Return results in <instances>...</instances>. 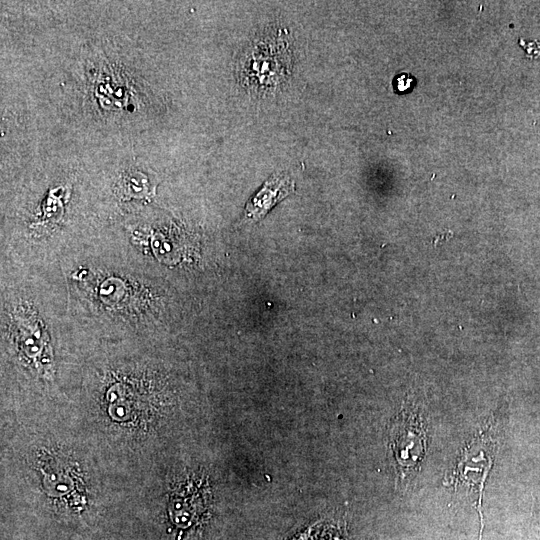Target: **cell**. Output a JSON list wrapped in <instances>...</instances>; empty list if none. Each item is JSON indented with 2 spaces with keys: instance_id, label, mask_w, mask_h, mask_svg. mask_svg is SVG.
<instances>
[{
  "instance_id": "cell-2",
  "label": "cell",
  "mask_w": 540,
  "mask_h": 540,
  "mask_svg": "<svg viewBox=\"0 0 540 540\" xmlns=\"http://www.w3.org/2000/svg\"><path fill=\"white\" fill-rule=\"evenodd\" d=\"M488 447L489 443L483 435L470 442L464 449L453 476L454 480L456 479L464 485H469V488H473L478 494V510L481 519L480 535L483 529V516L481 512L482 490L492 465V457Z\"/></svg>"
},
{
  "instance_id": "cell-3",
  "label": "cell",
  "mask_w": 540,
  "mask_h": 540,
  "mask_svg": "<svg viewBox=\"0 0 540 540\" xmlns=\"http://www.w3.org/2000/svg\"><path fill=\"white\" fill-rule=\"evenodd\" d=\"M294 188V181L287 174H273L248 200L245 216L254 221L262 219L274 205L293 193Z\"/></svg>"
},
{
  "instance_id": "cell-1",
  "label": "cell",
  "mask_w": 540,
  "mask_h": 540,
  "mask_svg": "<svg viewBox=\"0 0 540 540\" xmlns=\"http://www.w3.org/2000/svg\"><path fill=\"white\" fill-rule=\"evenodd\" d=\"M391 437V449L402 477L414 473L426 450L422 416L414 408H405L397 417Z\"/></svg>"
},
{
  "instance_id": "cell-5",
  "label": "cell",
  "mask_w": 540,
  "mask_h": 540,
  "mask_svg": "<svg viewBox=\"0 0 540 540\" xmlns=\"http://www.w3.org/2000/svg\"><path fill=\"white\" fill-rule=\"evenodd\" d=\"M519 45L525 50L528 58H540V42L537 40H524L520 38L518 40Z\"/></svg>"
},
{
  "instance_id": "cell-4",
  "label": "cell",
  "mask_w": 540,
  "mask_h": 540,
  "mask_svg": "<svg viewBox=\"0 0 540 540\" xmlns=\"http://www.w3.org/2000/svg\"><path fill=\"white\" fill-rule=\"evenodd\" d=\"M416 81V78L410 73H399L393 79V89L397 94L409 93L415 87Z\"/></svg>"
}]
</instances>
